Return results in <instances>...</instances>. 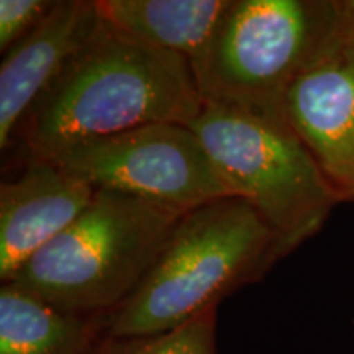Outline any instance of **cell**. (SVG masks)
I'll return each mask as SVG.
<instances>
[{"label":"cell","mask_w":354,"mask_h":354,"mask_svg":"<svg viewBox=\"0 0 354 354\" xmlns=\"http://www.w3.org/2000/svg\"><path fill=\"white\" fill-rule=\"evenodd\" d=\"M203 109L190 63L100 17L91 38L39 97L15 141L26 156L156 123L189 125Z\"/></svg>","instance_id":"obj_1"},{"label":"cell","mask_w":354,"mask_h":354,"mask_svg":"<svg viewBox=\"0 0 354 354\" xmlns=\"http://www.w3.org/2000/svg\"><path fill=\"white\" fill-rule=\"evenodd\" d=\"M287 253L241 197L185 212L133 294L109 317L107 335H156L179 328L241 287L264 279Z\"/></svg>","instance_id":"obj_2"},{"label":"cell","mask_w":354,"mask_h":354,"mask_svg":"<svg viewBox=\"0 0 354 354\" xmlns=\"http://www.w3.org/2000/svg\"><path fill=\"white\" fill-rule=\"evenodd\" d=\"M183 215L130 194L97 189L79 218L10 282L63 308L112 313L138 289Z\"/></svg>","instance_id":"obj_3"},{"label":"cell","mask_w":354,"mask_h":354,"mask_svg":"<svg viewBox=\"0 0 354 354\" xmlns=\"http://www.w3.org/2000/svg\"><path fill=\"white\" fill-rule=\"evenodd\" d=\"M336 44L331 0H232L192 73L203 104L286 118L289 87Z\"/></svg>","instance_id":"obj_4"},{"label":"cell","mask_w":354,"mask_h":354,"mask_svg":"<svg viewBox=\"0 0 354 354\" xmlns=\"http://www.w3.org/2000/svg\"><path fill=\"white\" fill-rule=\"evenodd\" d=\"M233 196L245 198L289 256L342 198L286 118L203 104L189 123Z\"/></svg>","instance_id":"obj_5"},{"label":"cell","mask_w":354,"mask_h":354,"mask_svg":"<svg viewBox=\"0 0 354 354\" xmlns=\"http://www.w3.org/2000/svg\"><path fill=\"white\" fill-rule=\"evenodd\" d=\"M39 158L51 159L95 189L118 190L180 214L233 196L198 136L180 123L79 141Z\"/></svg>","instance_id":"obj_6"},{"label":"cell","mask_w":354,"mask_h":354,"mask_svg":"<svg viewBox=\"0 0 354 354\" xmlns=\"http://www.w3.org/2000/svg\"><path fill=\"white\" fill-rule=\"evenodd\" d=\"M284 115L342 202H354V46L336 44L300 74Z\"/></svg>","instance_id":"obj_7"},{"label":"cell","mask_w":354,"mask_h":354,"mask_svg":"<svg viewBox=\"0 0 354 354\" xmlns=\"http://www.w3.org/2000/svg\"><path fill=\"white\" fill-rule=\"evenodd\" d=\"M95 187L48 158L26 156L19 176L0 184V281L21 268L91 205Z\"/></svg>","instance_id":"obj_8"},{"label":"cell","mask_w":354,"mask_h":354,"mask_svg":"<svg viewBox=\"0 0 354 354\" xmlns=\"http://www.w3.org/2000/svg\"><path fill=\"white\" fill-rule=\"evenodd\" d=\"M100 24L97 0H57L46 20L3 55L0 64V148Z\"/></svg>","instance_id":"obj_9"},{"label":"cell","mask_w":354,"mask_h":354,"mask_svg":"<svg viewBox=\"0 0 354 354\" xmlns=\"http://www.w3.org/2000/svg\"><path fill=\"white\" fill-rule=\"evenodd\" d=\"M110 313L68 310L24 287H0V354H91Z\"/></svg>","instance_id":"obj_10"},{"label":"cell","mask_w":354,"mask_h":354,"mask_svg":"<svg viewBox=\"0 0 354 354\" xmlns=\"http://www.w3.org/2000/svg\"><path fill=\"white\" fill-rule=\"evenodd\" d=\"M232 0H97L100 17L149 46L184 56L194 68Z\"/></svg>","instance_id":"obj_11"},{"label":"cell","mask_w":354,"mask_h":354,"mask_svg":"<svg viewBox=\"0 0 354 354\" xmlns=\"http://www.w3.org/2000/svg\"><path fill=\"white\" fill-rule=\"evenodd\" d=\"M91 354H216V308L156 335H105Z\"/></svg>","instance_id":"obj_12"},{"label":"cell","mask_w":354,"mask_h":354,"mask_svg":"<svg viewBox=\"0 0 354 354\" xmlns=\"http://www.w3.org/2000/svg\"><path fill=\"white\" fill-rule=\"evenodd\" d=\"M57 0H0V51L6 55L50 17Z\"/></svg>","instance_id":"obj_13"},{"label":"cell","mask_w":354,"mask_h":354,"mask_svg":"<svg viewBox=\"0 0 354 354\" xmlns=\"http://www.w3.org/2000/svg\"><path fill=\"white\" fill-rule=\"evenodd\" d=\"M331 6L336 43L354 46V0H331Z\"/></svg>","instance_id":"obj_14"}]
</instances>
